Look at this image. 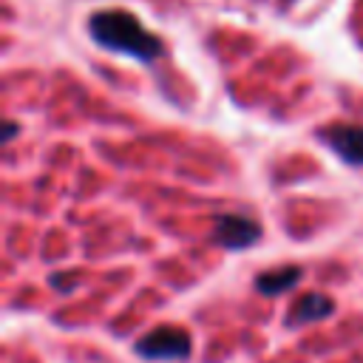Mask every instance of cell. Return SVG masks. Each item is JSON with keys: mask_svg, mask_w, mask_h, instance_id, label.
<instances>
[{"mask_svg": "<svg viewBox=\"0 0 363 363\" xmlns=\"http://www.w3.org/2000/svg\"><path fill=\"white\" fill-rule=\"evenodd\" d=\"M88 31L91 40L99 43L108 51H119L136 60H153L162 51V43L153 31L145 28V23L125 11V9H102L96 14H91L88 20Z\"/></svg>", "mask_w": 363, "mask_h": 363, "instance_id": "obj_1", "label": "cell"}, {"mask_svg": "<svg viewBox=\"0 0 363 363\" xmlns=\"http://www.w3.org/2000/svg\"><path fill=\"white\" fill-rule=\"evenodd\" d=\"M136 354L145 360H187L193 337L184 326H156L133 343Z\"/></svg>", "mask_w": 363, "mask_h": 363, "instance_id": "obj_2", "label": "cell"}, {"mask_svg": "<svg viewBox=\"0 0 363 363\" xmlns=\"http://www.w3.org/2000/svg\"><path fill=\"white\" fill-rule=\"evenodd\" d=\"M261 238V224L244 213H221L213 224V241L227 250H247Z\"/></svg>", "mask_w": 363, "mask_h": 363, "instance_id": "obj_3", "label": "cell"}, {"mask_svg": "<svg viewBox=\"0 0 363 363\" xmlns=\"http://www.w3.org/2000/svg\"><path fill=\"white\" fill-rule=\"evenodd\" d=\"M320 139L346 164L363 167V125H354V122H329L326 128H320Z\"/></svg>", "mask_w": 363, "mask_h": 363, "instance_id": "obj_4", "label": "cell"}, {"mask_svg": "<svg viewBox=\"0 0 363 363\" xmlns=\"http://www.w3.org/2000/svg\"><path fill=\"white\" fill-rule=\"evenodd\" d=\"M335 312V301L323 292H303L301 298H295L286 323L289 326H306V323H318L323 318H329Z\"/></svg>", "mask_w": 363, "mask_h": 363, "instance_id": "obj_5", "label": "cell"}, {"mask_svg": "<svg viewBox=\"0 0 363 363\" xmlns=\"http://www.w3.org/2000/svg\"><path fill=\"white\" fill-rule=\"evenodd\" d=\"M303 269L295 267V264H286V267H275V269H267L255 278V289L261 295H281L286 289H292L298 281H301Z\"/></svg>", "mask_w": 363, "mask_h": 363, "instance_id": "obj_6", "label": "cell"}, {"mask_svg": "<svg viewBox=\"0 0 363 363\" xmlns=\"http://www.w3.org/2000/svg\"><path fill=\"white\" fill-rule=\"evenodd\" d=\"M17 136V125L14 122H9V128H6V136H3V142H11Z\"/></svg>", "mask_w": 363, "mask_h": 363, "instance_id": "obj_7", "label": "cell"}]
</instances>
